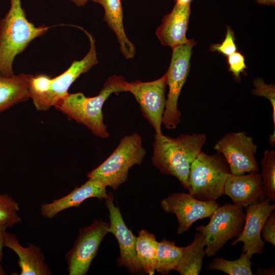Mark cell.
I'll list each match as a JSON object with an SVG mask.
<instances>
[{"label":"cell","mask_w":275,"mask_h":275,"mask_svg":"<svg viewBox=\"0 0 275 275\" xmlns=\"http://www.w3.org/2000/svg\"><path fill=\"white\" fill-rule=\"evenodd\" d=\"M206 141V135L203 133L182 134L176 138L154 134L152 163L162 174L175 177L189 193L190 167Z\"/></svg>","instance_id":"1"},{"label":"cell","mask_w":275,"mask_h":275,"mask_svg":"<svg viewBox=\"0 0 275 275\" xmlns=\"http://www.w3.org/2000/svg\"><path fill=\"white\" fill-rule=\"evenodd\" d=\"M127 81L124 77L113 75L104 82L99 94L94 97H87L83 93H68L54 107L90 129L95 136L107 138L109 133L103 122V105L113 94L127 92Z\"/></svg>","instance_id":"2"},{"label":"cell","mask_w":275,"mask_h":275,"mask_svg":"<svg viewBox=\"0 0 275 275\" xmlns=\"http://www.w3.org/2000/svg\"><path fill=\"white\" fill-rule=\"evenodd\" d=\"M10 3L9 11L0 19V76L7 77L15 75L12 64L15 57L50 28L36 26L30 22L21 7V0H10Z\"/></svg>","instance_id":"3"},{"label":"cell","mask_w":275,"mask_h":275,"mask_svg":"<svg viewBox=\"0 0 275 275\" xmlns=\"http://www.w3.org/2000/svg\"><path fill=\"white\" fill-rule=\"evenodd\" d=\"M146 154L138 132L126 135L110 156L87 177L90 180L116 190L126 181L129 169L142 164Z\"/></svg>","instance_id":"4"},{"label":"cell","mask_w":275,"mask_h":275,"mask_svg":"<svg viewBox=\"0 0 275 275\" xmlns=\"http://www.w3.org/2000/svg\"><path fill=\"white\" fill-rule=\"evenodd\" d=\"M231 173L222 154L208 155L201 151L190 167L189 193L199 200L216 201L224 195L225 185Z\"/></svg>","instance_id":"5"},{"label":"cell","mask_w":275,"mask_h":275,"mask_svg":"<svg viewBox=\"0 0 275 275\" xmlns=\"http://www.w3.org/2000/svg\"><path fill=\"white\" fill-rule=\"evenodd\" d=\"M209 223L196 228L205 237L206 255L214 257L229 240L240 234L245 222L243 207L225 203L218 206L210 216Z\"/></svg>","instance_id":"6"},{"label":"cell","mask_w":275,"mask_h":275,"mask_svg":"<svg viewBox=\"0 0 275 275\" xmlns=\"http://www.w3.org/2000/svg\"><path fill=\"white\" fill-rule=\"evenodd\" d=\"M194 39L173 48L169 68L166 73L169 93L166 99L162 124L168 129H174L181 122V112L178 107V98L188 76Z\"/></svg>","instance_id":"7"},{"label":"cell","mask_w":275,"mask_h":275,"mask_svg":"<svg viewBox=\"0 0 275 275\" xmlns=\"http://www.w3.org/2000/svg\"><path fill=\"white\" fill-rule=\"evenodd\" d=\"M109 223L99 219L79 230L72 248L65 256L69 275L87 274L101 241L109 233Z\"/></svg>","instance_id":"8"},{"label":"cell","mask_w":275,"mask_h":275,"mask_svg":"<svg viewBox=\"0 0 275 275\" xmlns=\"http://www.w3.org/2000/svg\"><path fill=\"white\" fill-rule=\"evenodd\" d=\"M213 149L222 154L233 174L258 172L259 170L255 157L257 146L245 132L227 133L216 143Z\"/></svg>","instance_id":"9"},{"label":"cell","mask_w":275,"mask_h":275,"mask_svg":"<svg viewBox=\"0 0 275 275\" xmlns=\"http://www.w3.org/2000/svg\"><path fill=\"white\" fill-rule=\"evenodd\" d=\"M166 74L151 81L135 80L126 83L127 92L134 96L143 116L152 126L155 134L157 135L163 134L161 127L166 106Z\"/></svg>","instance_id":"10"},{"label":"cell","mask_w":275,"mask_h":275,"mask_svg":"<svg viewBox=\"0 0 275 275\" xmlns=\"http://www.w3.org/2000/svg\"><path fill=\"white\" fill-rule=\"evenodd\" d=\"M161 208L167 213H174L178 219L177 232L181 234L189 230L194 223L210 217L219 206L216 201H201L189 193H174L162 199Z\"/></svg>","instance_id":"11"},{"label":"cell","mask_w":275,"mask_h":275,"mask_svg":"<svg viewBox=\"0 0 275 275\" xmlns=\"http://www.w3.org/2000/svg\"><path fill=\"white\" fill-rule=\"evenodd\" d=\"M88 37L90 42V49L86 56L80 61H74L67 70L53 78L50 88L44 97L38 111H46L54 106L68 94V90L74 81L81 74L88 72L98 63L93 36L80 26Z\"/></svg>","instance_id":"12"},{"label":"cell","mask_w":275,"mask_h":275,"mask_svg":"<svg viewBox=\"0 0 275 275\" xmlns=\"http://www.w3.org/2000/svg\"><path fill=\"white\" fill-rule=\"evenodd\" d=\"M109 211V233L114 235L119 244L120 255L117 261L120 267H125L131 273L143 270L136 255V237L125 225L120 209L114 203V195L109 192L105 198Z\"/></svg>","instance_id":"13"},{"label":"cell","mask_w":275,"mask_h":275,"mask_svg":"<svg viewBox=\"0 0 275 275\" xmlns=\"http://www.w3.org/2000/svg\"><path fill=\"white\" fill-rule=\"evenodd\" d=\"M267 198L264 201L245 207V218L243 229L237 238L231 243L233 246L242 242V251L251 259L255 254L261 255L264 249L265 242L261 238L263 225L268 216L275 208Z\"/></svg>","instance_id":"14"},{"label":"cell","mask_w":275,"mask_h":275,"mask_svg":"<svg viewBox=\"0 0 275 275\" xmlns=\"http://www.w3.org/2000/svg\"><path fill=\"white\" fill-rule=\"evenodd\" d=\"M224 195L231 199L233 204L243 208L266 199L262 176L257 172L239 175L231 173L225 185Z\"/></svg>","instance_id":"15"},{"label":"cell","mask_w":275,"mask_h":275,"mask_svg":"<svg viewBox=\"0 0 275 275\" xmlns=\"http://www.w3.org/2000/svg\"><path fill=\"white\" fill-rule=\"evenodd\" d=\"M191 4L176 2L172 11L164 15L156 35L161 43L172 49L187 43L186 36Z\"/></svg>","instance_id":"16"},{"label":"cell","mask_w":275,"mask_h":275,"mask_svg":"<svg viewBox=\"0 0 275 275\" xmlns=\"http://www.w3.org/2000/svg\"><path fill=\"white\" fill-rule=\"evenodd\" d=\"M106 186L88 180L79 187L75 188L67 195L49 203L42 204L40 207L42 216L51 218L58 213L74 207H78L86 200L96 198L101 200L107 197Z\"/></svg>","instance_id":"17"},{"label":"cell","mask_w":275,"mask_h":275,"mask_svg":"<svg viewBox=\"0 0 275 275\" xmlns=\"http://www.w3.org/2000/svg\"><path fill=\"white\" fill-rule=\"evenodd\" d=\"M4 246L13 250L18 257V264L20 275H50L52 274L45 263V257L40 247L29 243L27 247L22 246L13 234L6 231Z\"/></svg>","instance_id":"18"},{"label":"cell","mask_w":275,"mask_h":275,"mask_svg":"<svg viewBox=\"0 0 275 275\" xmlns=\"http://www.w3.org/2000/svg\"><path fill=\"white\" fill-rule=\"evenodd\" d=\"M101 5L104 11L103 20L113 31L120 44V49L126 59L135 54V47L127 37L124 28L123 12L121 0H91Z\"/></svg>","instance_id":"19"},{"label":"cell","mask_w":275,"mask_h":275,"mask_svg":"<svg viewBox=\"0 0 275 275\" xmlns=\"http://www.w3.org/2000/svg\"><path fill=\"white\" fill-rule=\"evenodd\" d=\"M31 74L20 73L12 76H0V113L30 98Z\"/></svg>","instance_id":"20"},{"label":"cell","mask_w":275,"mask_h":275,"mask_svg":"<svg viewBox=\"0 0 275 275\" xmlns=\"http://www.w3.org/2000/svg\"><path fill=\"white\" fill-rule=\"evenodd\" d=\"M205 237L197 232L193 242L185 246L176 268L181 275H198L201 272L205 255Z\"/></svg>","instance_id":"21"},{"label":"cell","mask_w":275,"mask_h":275,"mask_svg":"<svg viewBox=\"0 0 275 275\" xmlns=\"http://www.w3.org/2000/svg\"><path fill=\"white\" fill-rule=\"evenodd\" d=\"M158 242L155 236L145 229L136 237L137 259L144 272L149 275L155 273Z\"/></svg>","instance_id":"22"},{"label":"cell","mask_w":275,"mask_h":275,"mask_svg":"<svg viewBox=\"0 0 275 275\" xmlns=\"http://www.w3.org/2000/svg\"><path fill=\"white\" fill-rule=\"evenodd\" d=\"M185 247L175 245V241L163 239L158 242L155 271L166 275L175 270L184 251Z\"/></svg>","instance_id":"23"},{"label":"cell","mask_w":275,"mask_h":275,"mask_svg":"<svg viewBox=\"0 0 275 275\" xmlns=\"http://www.w3.org/2000/svg\"><path fill=\"white\" fill-rule=\"evenodd\" d=\"M250 259L242 251L240 257L234 260L215 257L206 268L222 271L229 275H252L251 266L253 263Z\"/></svg>","instance_id":"24"},{"label":"cell","mask_w":275,"mask_h":275,"mask_svg":"<svg viewBox=\"0 0 275 275\" xmlns=\"http://www.w3.org/2000/svg\"><path fill=\"white\" fill-rule=\"evenodd\" d=\"M261 174L264 193L266 198L275 201V150H266L260 160Z\"/></svg>","instance_id":"25"},{"label":"cell","mask_w":275,"mask_h":275,"mask_svg":"<svg viewBox=\"0 0 275 275\" xmlns=\"http://www.w3.org/2000/svg\"><path fill=\"white\" fill-rule=\"evenodd\" d=\"M52 80V78L46 74H31L29 83L30 98L38 111L50 88Z\"/></svg>","instance_id":"26"},{"label":"cell","mask_w":275,"mask_h":275,"mask_svg":"<svg viewBox=\"0 0 275 275\" xmlns=\"http://www.w3.org/2000/svg\"><path fill=\"white\" fill-rule=\"evenodd\" d=\"M19 210L18 203L7 194L0 195V222L12 228L21 222L17 212Z\"/></svg>","instance_id":"27"},{"label":"cell","mask_w":275,"mask_h":275,"mask_svg":"<svg viewBox=\"0 0 275 275\" xmlns=\"http://www.w3.org/2000/svg\"><path fill=\"white\" fill-rule=\"evenodd\" d=\"M253 83L255 88L252 90V94L266 98L272 105L273 132L269 135L268 142L270 145L273 147L275 144V86L273 84H266L260 78H257L253 81Z\"/></svg>","instance_id":"28"},{"label":"cell","mask_w":275,"mask_h":275,"mask_svg":"<svg viewBox=\"0 0 275 275\" xmlns=\"http://www.w3.org/2000/svg\"><path fill=\"white\" fill-rule=\"evenodd\" d=\"M235 39L233 31L229 26H227L225 39L221 44L211 45L209 50L212 51H217L224 56L228 57L237 51V46L235 43Z\"/></svg>","instance_id":"29"},{"label":"cell","mask_w":275,"mask_h":275,"mask_svg":"<svg viewBox=\"0 0 275 275\" xmlns=\"http://www.w3.org/2000/svg\"><path fill=\"white\" fill-rule=\"evenodd\" d=\"M228 70L231 72L235 80L240 81L241 73L245 74L247 67L245 63L244 57L240 52H235L227 57Z\"/></svg>","instance_id":"30"},{"label":"cell","mask_w":275,"mask_h":275,"mask_svg":"<svg viewBox=\"0 0 275 275\" xmlns=\"http://www.w3.org/2000/svg\"><path fill=\"white\" fill-rule=\"evenodd\" d=\"M261 232L265 242L275 246V213L271 212L265 221Z\"/></svg>","instance_id":"31"},{"label":"cell","mask_w":275,"mask_h":275,"mask_svg":"<svg viewBox=\"0 0 275 275\" xmlns=\"http://www.w3.org/2000/svg\"><path fill=\"white\" fill-rule=\"evenodd\" d=\"M9 228L8 225L4 223L0 222V262L3 257V248L4 246L5 235L6 230Z\"/></svg>","instance_id":"32"},{"label":"cell","mask_w":275,"mask_h":275,"mask_svg":"<svg viewBox=\"0 0 275 275\" xmlns=\"http://www.w3.org/2000/svg\"><path fill=\"white\" fill-rule=\"evenodd\" d=\"M256 1L260 5L273 6L275 5V0H256Z\"/></svg>","instance_id":"33"},{"label":"cell","mask_w":275,"mask_h":275,"mask_svg":"<svg viewBox=\"0 0 275 275\" xmlns=\"http://www.w3.org/2000/svg\"><path fill=\"white\" fill-rule=\"evenodd\" d=\"M76 6H84L89 0H70Z\"/></svg>","instance_id":"34"},{"label":"cell","mask_w":275,"mask_h":275,"mask_svg":"<svg viewBox=\"0 0 275 275\" xmlns=\"http://www.w3.org/2000/svg\"><path fill=\"white\" fill-rule=\"evenodd\" d=\"M6 274V272L4 269L2 265L0 263V275H5Z\"/></svg>","instance_id":"35"}]
</instances>
